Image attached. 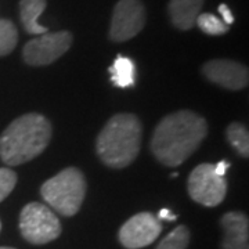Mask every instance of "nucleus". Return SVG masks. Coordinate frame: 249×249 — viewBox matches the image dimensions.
<instances>
[{"mask_svg":"<svg viewBox=\"0 0 249 249\" xmlns=\"http://www.w3.org/2000/svg\"><path fill=\"white\" fill-rule=\"evenodd\" d=\"M208 134V124L202 116L183 109L165 116L155 127L151 151L160 163L178 166L191 157Z\"/></svg>","mask_w":249,"mask_h":249,"instance_id":"f257e3e1","label":"nucleus"},{"mask_svg":"<svg viewBox=\"0 0 249 249\" xmlns=\"http://www.w3.org/2000/svg\"><path fill=\"white\" fill-rule=\"evenodd\" d=\"M52 139V124L40 114H25L0 136V158L11 166L29 162L45 151Z\"/></svg>","mask_w":249,"mask_h":249,"instance_id":"f03ea898","label":"nucleus"},{"mask_svg":"<svg viewBox=\"0 0 249 249\" xmlns=\"http://www.w3.org/2000/svg\"><path fill=\"white\" fill-rule=\"evenodd\" d=\"M142 145V124L133 114L112 116L97 137V154L101 160L115 169L133 162Z\"/></svg>","mask_w":249,"mask_h":249,"instance_id":"7ed1b4c3","label":"nucleus"},{"mask_svg":"<svg viewBox=\"0 0 249 249\" xmlns=\"http://www.w3.org/2000/svg\"><path fill=\"white\" fill-rule=\"evenodd\" d=\"M50 208L62 216L78 213L86 196V178L76 168H67L49 178L40 188Z\"/></svg>","mask_w":249,"mask_h":249,"instance_id":"20e7f679","label":"nucleus"},{"mask_svg":"<svg viewBox=\"0 0 249 249\" xmlns=\"http://www.w3.org/2000/svg\"><path fill=\"white\" fill-rule=\"evenodd\" d=\"M19 230L28 242L43 245L60 237L61 223L49 206L31 202L21 211Z\"/></svg>","mask_w":249,"mask_h":249,"instance_id":"39448f33","label":"nucleus"},{"mask_svg":"<svg viewBox=\"0 0 249 249\" xmlns=\"http://www.w3.org/2000/svg\"><path fill=\"white\" fill-rule=\"evenodd\" d=\"M187 186L190 196L204 206H217L222 204L227 193L226 178L214 172V165L212 163L198 165L191 172Z\"/></svg>","mask_w":249,"mask_h":249,"instance_id":"423d86ee","label":"nucleus"},{"mask_svg":"<svg viewBox=\"0 0 249 249\" xmlns=\"http://www.w3.org/2000/svg\"><path fill=\"white\" fill-rule=\"evenodd\" d=\"M71 43L72 35L67 31H60L54 34L46 32L39 37L29 40L24 47L22 55L28 65H49L58 60L62 54L67 53L71 47Z\"/></svg>","mask_w":249,"mask_h":249,"instance_id":"0eeeda50","label":"nucleus"},{"mask_svg":"<svg viewBox=\"0 0 249 249\" xmlns=\"http://www.w3.org/2000/svg\"><path fill=\"white\" fill-rule=\"evenodd\" d=\"M145 24V11L140 0H119L114 9L109 39L126 42L142 32Z\"/></svg>","mask_w":249,"mask_h":249,"instance_id":"6e6552de","label":"nucleus"},{"mask_svg":"<svg viewBox=\"0 0 249 249\" xmlns=\"http://www.w3.org/2000/svg\"><path fill=\"white\" fill-rule=\"evenodd\" d=\"M162 224L150 212L134 214L119 230V241L127 249H140L151 245L160 237Z\"/></svg>","mask_w":249,"mask_h":249,"instance_id":"1a4fd4ad","label":"nucleus"},{"mask_svg":"<svg viewBox=\"0 0 249 249\" xmlns=\"http://www.w3.org/2000/svg\"><path fill=\"white\" fill-rule=\"evenodd\" d=\"M208 80L230 90H241L248 85V70L240 62L231 60H212L202 68Z\"/></svg>","mask_w":249,"mask_h":249,"instance_id":"9d476101","label":"nucleus"},{"mask_svg":"<svg viewBox=\"0 0 249 249\" xmlns=\"http://www.w3.org/2000/svg\"><path fill=\"white\" fill-rule=\"evenodd\" d=\"M224 229L223 249H248L249 222L242 212H229L222 217Z\"/></svg>","mask_w":249,"mask_h":249,"instance_id":"9b49d317","label":"nucleus"},{"mask_svg":"<svg viewBox=\"0 0 249 249\" xmlns=\"http://www.w3.org/2000/svg\"><path fill=\"white\" fill-rule=\"evenodd\" d=\"M204 0H170L169 16L173 25L181 31H188L196 25Z\"/></svg>","mask_w":249,"mask_h":249,"instance_id":"f8f14e48","label":"nucleus"},{"mask_svg":"<svg viewBox=\"0 0 249 249\" xmlns=\"http://www.w3.org/2000/svg\"><path fill=\"white\" fill-rule=\"evenodd\" d=\"M46 9V0H21L19 1V17L28 34L43 35L49 29L37 22V18Z\"/></svg>","mask_w":249,"mask_h":249,"instance_id":"ddd939ff","label":"nucleus"},{"mask_svg":"<svg viewBox=\"0 0 249 249\" xmlns=\"http://www.w3.org/2000/svg\"><path fill=\"white\" fill-rule=\"evenodd\" d=\"M108 71L112 83L118 88H130L136 82V67L134 62L127 57L118 55Z\"/></svg>","mask_w":249,"mask_h":249,"instance_id":"4468645a","label":"nucleus"},{"mask_svg":"<svg viewBox=\"0 0 249 249\" xmlns=\"http://www.w3.org/2000/svg\"><path fill=\"white\" fill-rule=\"evenodd\" d=\"M229 142L237 150L241 157L248 158L249 155V133L248 129L238 122H232L227 127Z\"/></svg>","mask_w":249,"mask_h":249,"instance_id":"2eb2a0df","label":"nucleus"},{"mask_svg":"<svg viewBox=\"0 0 249 249\" xmlns=\"http://www.w3.org/2000/svg\"><path fill=\"white\" fill-rule=\"evenodd\" d=\"M18 43L16 25L9 19H0V55L10 54Z\"/></svg>","mask_w":249,"mask_h":249,"instance_id":"dca6fc26","label":"nucleus"},{"mask_svg":"<svg viewBox=\"0 0 249 249\" xmlns=\"http://www.w3.org/2000/svg\"><path fill=\"white\" fill-rule=\"evenodd\" d=\"M190 242V231L186 226H178L160 241L157 249H187Z\"/></svg>","mask_w":249,"mask_h":249,"instance_id":"f3484780","label":"nucleus"},{"mask_svg":"<svg viewBox=\"0 0 249 249\" xmlns=\"http://www.w3.org/2000/svg\"><path fill=\"white\" fill-rule=\"evenodd\" d=\"M196 24L204 31L205 34L212 36L224 35L229 31V27L223 22L220 18H217L213 14H209V13L199 14L196 18Z\"/></svg>","mask_w":249,"mask_h":249,"instance_id":"a211bd4d","label":"nucleus"},{"mask_svg":"<svg viewBox=\"0 0 249 249\" xmlns=\"http://www.w3.org/2000/svg\"><path fill=\"white\" fill-rule=\"evenodd\" d=\"M17 184V173L9 168H0V202L11 194Z\"/></svg>","mask_w":249,"mask_h":249,"instance_id":"6ab92c4d","label":"nucleus"},{"mask_svg":"<svg viewBox=\"0 0 249 249\" xmlns=\"http://www.w3.org/2000/svg\"><path fill=\"white\" fill-rule=\"evenodd\" d=\"M219 13H220V16H222V21L227 25V27L231 25L232 22H234V16H232L231 10L229 9L227 4H220V6H219Z\"/></svg>","mask_w":249,"mask_h":249,"instance_id":"aec40b11","label":"nucleus"},{"mask_svg":"<svg viewBox=\"0 0 249 249\" xmlns=\"http://www.w3.org/2000/svg\"><path fill=\"white\" fill-rule=\"evenodd\" d=\"M230 168V163L227 162V160H220L219 163H216L214 165V172L219 175V176H226V172H227V169Z\"/></svg>","mask_w":249,"mask_h":249,"instance_id":"412c9836","label":"nucleus"},{"mask_svg":"<svg viewBox=\"0 0 249 249\" xmlns=\"http://www.w3.org/2000/svg\"><path fill=\"white\" fill-rule=\"evenodd\" d=\"M158 219H160V220H169V222H173V220H176V219H178V216L172 213V212H170V209L163 208V209H160V211Z\"/></svg>","mask_w":249,"mask_h":249,"instance_id":"4be33fe9","label":"nucleus"},{"mask_svg":"<svg viewBox=\"0 0 249 249\" xmlns=\"http://www.w3.org/2000/svg\"><path fill=\"white\" fill-rule=\"evenodd\" d=\"M0 249H14V248H9V247H0Z\"/></svg>","mask_w":249,"mask_h":249,"instance_id":"5701e85b","label":"nucleus"},{"mask_svg":"<svg viewBox=\"0 0 249 249\" xmlns=\"http://www.w3.org/2000/svg\"><path fill=\"white\" fill-rule=\"evenodd\" d=\"M0 230H1V223H0Z\"/></svg>","mask_w":249,"mask_h":249,"instance_id":"b1692460","label":"nucleus"}]
</instances>
